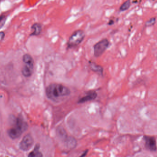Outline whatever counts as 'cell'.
Here are the masks:
<instances>
[{"label":"cell","mask_w":157,"mask_h":157,"mask_svg":"<svg viewBox=\"0 0 157 157\" xmlns=\"http://www.w3.org/2000/svg\"><path fill=\"white\" fill-rule=\"evenodd\" d=\"M46 96L49 99L57 101L58 100L70 95V89L67 86L60 83L49 84L45 90Z\"/></svg>","instance_id":"6da1fadb"},{"label":"cell","mask_w":157,"mask_h":157,"mask_svg":"<svg viewBox=\"0 0 157 157\" xmlns=\"http://www.w3.org/2000/svg\"><path fill=\"white\" fill-rule=\"evenodd\" d=\"M27 128V123L21 118H18L16 120L14 126L9 130L8 134L11 138L15 139L19 137Z\"/></svg>","instance_id":"7a4b0ae2"},{"label":"cell","mask_w":157,"mask_h":157,"mask_svg":"<svg viewBox=\"0 0 157 157\" xmlns=\"http://www.w3.org/2000/svg\"><path fill=\"white\" fill-rule=\"evenodd\" d=\"M23 61L24 65L22 69V74L26 78L31 76L33 73L34 68V60L30 54L26 53L23 56Z\"/></svg>","instance_id":"3957f363"},{"label":"cell","mask_w":157,"mask_h":157,"mask_svg":"<svg viewBox=\"0 0 157 157\" xmlns=\"http://www.w3.org/2000/svg\"><path fill=\"white\" fill-rule=\"evenodd\" d=\"M85 32L82 30H77L72 33L67 43L68 48H72L78 46L85 38Z\"/></svg>","instance_id":"277c9868"},{"label":"cell","mask_w":157,"mask_h":157,"mask_svg":"<svg viewBox=\"0 0 157 157\" xmlns=\"http://www.w3.org/2000/svg\"><path fill=\"white\" fill-rule=\"evenodd\" d=\"M109 45V41L106 38L103 39L96 43L93 46L94 56L99 57L101 56L108 49Z\"/></svg>","instance_id":"5b68a950"},{"label":"cell","mask_w":157,"mask_h":157,"mask_svg":"<svg viewBox=\"0 0 157 157\" xmlns=\"http://www.w3.org/2000/svg\"><path fill=\"white\" fill-rule=\"evenodd\" d=\"M34 144V139L31 135H26L23 137L20 144V148L22 150L27 151L32 147Z\"/></svg>","instance_id":"8992f818"},{"label":"cell","mask_w":157,"mask_h":157,"mask_svg":"<svg viewBox=\"0 0 157 157\" xmlns=\"http://www.w3.org/2000/svg\"><path fill=\"white\" fill-rule=\"evenodd\" d=\"M145 145L146 148L151 151H155L157 150L156 141L153 137L145 136L144 137Z\"/></svg>","instance_id":"52a82bcc"},{"label":"cell","mask_w":157,"mask_h":157,"mask_svg":"<svg viewBox=\"0 0 157 157\" xmlns=\"http://www.w3.org/2000/svg\"><path fill=\"white\" fill-rule=\"evenodd\" d=\"M98 94L94 91H90L87 93V95L85 97L80 98L78 100V103H84L89 101L94 100L97 98Z\"/></svg>","instance_id":"ba28073f"},{"label":"cell","mask_w":157,"mask_h":157,"mask_svg":"<svg viewBox=\"0 0 157 157\" xmlns=\"http://www.w3.org/2000/svg\"><path fill=\"white\" fill-rule=\"evenodd\" d=\"M31 29L33 31L30 36H37L40 35L42 31V25L39 23H35L34 24L31 26Z\"/></svg>","instance_id":"9c48e42d"},{"label":"cell","mask_w":157,"mask_h":157,"mask_svg":"<svg viewBox=\"0 0 157 157\" xmlns=\"http://www.w3.org/2000/svg\"><path fill=\"white\" fill-rule=\"evenodd\" d=\"M90 67L91 70L100 75H103V69L102 66L96 64L95 62L90 63Z\"/></svg>","instance_id":"30bf717a"},{"label":"cell","mask_w":157,"mask_h":157,"mask_svg":"<svg viewBox=\"0 0 157 157\" xmlns=\"http://www.w3.org/2000/svg\"><path fill=\"white\" fill-rule=\"evenodd\" d=\"M57 134L58 137L61 140L63 141H66L68 140V137L67 133L63 128L61 127L58 128L57 130Z\"/></svg>","instance_id":"8fae6325"},{"label":"cell","mask_w":157,"mask_h":157,"mask_svg":"<svg viewBox=\"0 0 157 157\" xmlns=\"http://www.w3.org/2000/svg\"><path fill=\"white\" fill-rule=\"evenodd\" d=\"M28 157H43L42 153L39 150L38 146H36L33 151L30 152Z\"/></svg>","instance_id":"7c38bea8"},{"label":"cell","mask_w":157,"mask_h":157,"mask_svg":"<svg viewBox=\"0 0 157 157\" xmlns=\"http://www.w3.org/2000/svg\"><path fill=\"white\" fill-rule=\"evenodd\" d=\"M130 6V1L129 0H128L127 1L125 2L120 8V11H125L129 9Z\"/></svg>","instance_id":"4fadbf2b"},{"label":"cell","mask_w":157,"mask_h":157,"mask_svg":"<svg viewBox=\"0 0 157 157\" xmlns=\"http://www.w3.org/2000/svg\"><path fill=\"white\" fill-rule=\"evenodd\" d=\"M156 18H152L150 19L147 21L145 23V25L146 26H150L153 25V24H155V22H156Z\"/></svg>","instance_id":"5bb4252c"},{"label":"cell","mask_w":157,"mask_h":157,"mask_svg":"<svg viewBox=\"0 0 157 157\" xmlns=\"http://www.w3.org/2000/svg\"><path fill=\"white\" fill-rule=\"evenodd\" d=\"M5 37V34L3 31L0 32V41L3 40Z\"/></svg>","instance_id":"9a60e30c"},{"label":"cell","mask_w":157,"mask_h":157,"mask_svg":"<svg viewBox=\"0 0 157 157\" xmlns=\"http://www.w3.org/2000/svg\"><path fill=\"white\" fill-rule=\"evenodd\" d=\"M5 21H6V19H5L4 20L2 21L1 23H0V29L2 28V27H3V25L5 24Z\"/></svg>","instance_id":"2e32d148"},{"label":"cell","mask_w":157,"mask_h":157,"mask_svg":"<svg viewBox=\"0 0 157 157\" xmlns=\"http://www.w3.org/2000/svg\"><path fill=\"white\" fill-rule=\"evenodd\" d=\"M5 19H6L5 18V16L4 15H1V16H0V23H1L2 21L4 20Z\"/></svg>","instance_id":"e0dca14e"},{"label":"cell","mask_w":157,"mask_h":157,"mask_svg":"<svg viewBox=\"0 0 157 157\" xmlns=\"http://www.w3.org/2000/svg\"><path fill=\"white\" fill-rule=\"evenodd\" d=\"M87 152L88 150L85 151V152H83V153H82V155H81V156H80V157H85V156H86V155H87Z\"/></svg>","instance_id":"ac0fdd59"},{"label":"cell","mask_w":157,"mask_h":157,"mask_svg":"<svg viewBox=\"0 0 157 157\" xmlns=\"http://www.w3.org/2000/svg\"><path fill=\"white\" fill-rule=\"evenodd\" d=\"M114 23V21L112 20H110L109 21V25H112Z\"/></svg>","instance_id":"d6986e66"},{"label":"cell","mask_w":157,"mask_h":157,"mask_svg":"<svg viewBox=\"0 0 157 157\" xmlns=\"http://www.w3.org/2000/svg\"><path fill=\"white\" fill-rule=\"evenodd\" d=\"M0 2H1V1H0Z\"/></svg>","instance_id":"ffe728a7"}]
</instances>
